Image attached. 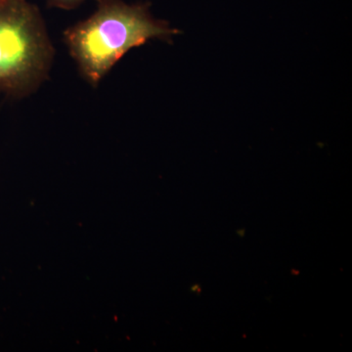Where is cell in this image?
<instances>
[{
  "label": "cell",
  "mask_w": 352,
  "mask_h": 352,
  "mask_svg": "<svg viewBox=\"0 0 352 352\" xmlns=\"http://www.w3.org/2000/svg\"><path fill=\"white\" fill-rule=\"evenodd\" d=\"M177 32L144 4L99 0L94 14L67 30L65 41L82 75L96 87L127 51L152 38L170 41Z\"/></svg>",
  "instance_id": "6da1fadb"
},
{
  "label": "cell",
  "mask_w": 352,
  "mask_h": 352,
  "mask_svg": "<svg viewBox=\"0 0 352 352\" xmlns=\"http://www.w3.org/2000/svg\"><path fill=\"white\" fill-rule=\"evenodd\" d=\"M53 47L43 17L28 0H0V90L31 94L45 80Z\"/></svg>",
  "instance_id": "7a4b0ae2"
},
{
  "label": "cell",
  "mask_w": 352,
  "mask_h": 352,
  "mask_svg": "<svg viewBox=\"0 0 352 352\" xmlns=\"http://www.w3.org/2000/svg\"><path fill=\"white\" fill-rule=\"evenodd\" d=\"M83 0H48L51 6L62 9H73L80 6Z\"/></svg>",
  "instance_id": "3957f363"
}]
</instances>
